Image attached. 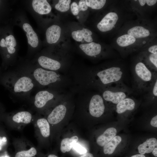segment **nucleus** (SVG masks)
Here are the masks:
<instances>
[{
	"label": "nucleus",
	"instance_id": "13",
	"mask_svg": "<svg viewBox=\"0 0 157 157\" xmlns=\"http://www.w3.org/2000/svg\"><path fill=\"white\" fill-rule=\"evenodd\" d=\"M80 48L87 55L96 57L99 54L101 51L100 44L94 42L87 44H81L79 45Z\"/></svg>",
	"mask_w": 157,
	"mask_h": 157
},
{
	"label": "nucleus",
	"instance_id": "12",
	"mask_svg": "<svg viewBox=\"0 0 157 157\" xmlns=\"http://www.w3.org/2000/svg\"><path fill=\"white\" fill-rule=\"evenodd\" d=\"M135 106V103L134 100L128 97L116 105V111L118 114H122L127 111L133 110Z\"/></svg>",
	"mask_w": 157,
	"mask_h": 157
},
{
	"label": "nucleus",
	"instance_id": "32",
	"mask_svg": "<svg viewBox=\"0 0 157 157\" xmlns=\"http://www.w3.org/2000/svg\"><path fill=\"white\" fill-rule=\"evenodd\" d=\"M79 11H85L88 8V6L86 4L85 0H81L79 1L78 5Z\"/></svg>",
	"mask_w": 157,
	"mask_h": 157
},
{
	"label": "nucleus",
	"instance_id": "15",
	"mask_svg": "<svg viewBox=\"0 0 157 157\" xmlns=\"http://www.w3.org/2000/svg\"><path fill=\"white\" fill-rule=\"evenodd\" d=\"M61 32L60 27L57 25H53L48 28L46 32L47 42L50 44L56 42L60 38Z\"/></svg>",
	"mask_w": 157,
	"mask_h": 157
},
{
	"label": "nucleus",
	"instance_id": "30",
	"mask_svg": "<svg viewBox=\"0 0 157 157\" xmlns=\"http://www.w3.org/2000/svg\"><path fill=\"white\" fill-rule=\"evenodd\" d=\"M72 35L75 40L78 42H81L83 38L81 30L72 32Z\"/></svg>",
	"mask_w": 157,
	"mask_h": 157
},
{
	"label": "nucleus",
	"instance_id": "3",
	"mask_svg": "<svg viewBox=\"0 0 157 157\" xmlns=\"http://www.w3.org/2000/svg\"><path fill=\"white\" fill-rule=\"evenodd\" d=\"M33 118L32 114L27 111L22 110L13 113L5 112L3 116L2 121L9 129L20 131L25 126L32 123Z\"/></svg>",
	"mask_w": 157,
	"mask_h": 157
},
{
	"label": "nucleus",
	"instance_id": "7",
	"mask_svg": "<svg viewBox=\"0 0 157 157\" xmlns=\"http://www.w3.org/2000/svg\"><path fill=\"white\" fill-rule=\"evenodd\" d=\"M31 76L35 83L44 86L55 82L58 77L55 72L46 70L41 68H36L32 71Z\"/></svg>",
	"mask_w": 157,
	"mask_h": 157
},
{
	"label": "nucleus",
	"instance_id": "41",
	"mask_svg": "<svg viewBox=\"0 0 157 157\" xmlns=\"http://www.w3.org/2000/svg\"><path fill=\"white\" fill-rule=\"evenodd\" d=\"M131 157H145L142 154H136L132 156Z\"/></svg>",
	"mask_w": 157,
	"mask_h": 157
},
{
	"label": "nucleus",
	"instance_id": "5",
	"mask_svg": "<svg viewBox=\"0 0 157 157\" xmlns=\"http://www.w3.org/2000/svg\"><path fill=\"white\" fill-rule=\"evenodd\" d=\"M13 144L16 151L14 157H34L37 154L36 147L24 137L14 138Z\"/></svg>",
	"mask_w": 157,
	"mask_h": 157
},
{
	"label": "nucleus",
	"instance_id": "24",
	"mask_svg": "<svg viewBox=\"0 0 157 157\" xmlns=\"http://www.w3.org/2000/svg\"><path fill=\"white\" fill-rule=\"evenodd\" d=\"M136 41L134 37L128 34L119 37L117 39V43L119 46L125 47L133 44Z\"/></svg>",
	"mask_w": 157,
	"mask_h": 157
},
{
	"label": "nucleus",
	"instance_id": "34",
	"mask_svg": "<svg viewBox=\"0 0 157 157\" xmlns=\"http://www.w3.org/2000/svg\"><path fill=\"white\" fill-rule=\"evenodd\" d=\"M148 51L151 53L157 55V46H152L148 49Z\"/></svg>",
	"mask_w": 157,
	"mask_h": 157
},
{
	"label": "nucleus",
	"instance_id": "1",
	"mask_svg": "<svg viewBox=\"0 0 157 157\" xmlns=\"http://www.w3.org/2000/svg\"><path fill=\"white\" fill-rule=\"evenodd\" d=\"M132 72L133 80L132 90L134 94L147 92L157 79V72L142 62H138Z\"/></svg>",
	"mask_w": 157,
	"mask_h": 157
},
{
	"label": "nucleus",
	"instance_id": "19",
	"mask_svg": "<svg viewBox=\"0 0 157 157\" xmlns=\"http://www.w3.org/2000/svg\"><path fill=\"white\" fill-rule=\"evenodd\" d=\"M157 140L155 138L147 139L146 141L140 144L138 147L139 152L142 155L152 152L157 146Z\"/></svg>",
	"mask_w": 157,
	"mask_h": 157
},
{
	"label": "nucleus",
	"instance_id": "28",
	"mask_svg": "<svg viewBox=\"0 0 157 157\" xmlns=\"http://www.w3.org/2000/svg\"><path fill=\"white\" fill-rule=\"evenodd\" d=\"M81 31L84 40L88 42H92L93 40L91 36L92 34V32L89 29L85 28H83Z\"/></svg>",
	"mask_w": 157,
	"mask_h": 157
},
{
	"label": "nucleus",
	"instance_id": "44",
	"mask_svg": "<svg viewBox=\"0 0 157 157\" xmlns=\"http://www.w3.org/2000/svg\"><path fill=\"white\" fill-rule=\"evenodd\" d=\"M81 42H83V43L84 42V41L83 40H82Z\"/></svg>",
	"mask_w": 157,
	"mask_h": 157
},
{
	"label": "nucleus",
	"instance_id": "6",
	"mask_svg": "<svg viewBox=\"0 0 157 157\" xmlns=\"http://www.w3.org/2000/svg\"><path fill=\"white\" fill-rule=\"evenodd\" d=\"M32 123L34 127L35 136L39 144L44 139L49 137L51 134L50 125L46 118L34 116Z\"/></svg>",
	"mask_w": 157,
	"mask_h": 157
},
{
	"label": "nucleus",
	"instance_id": "9",
	"mask_svg": "<svg viewBox=\"0 0 157 157\" xmlns=\"http://www.w3.org/2000/svg\"><path fill=\"white\" fill-rule=\"evenodd\" d=\"M118 19V17L116 13L113 12L109 13L98 23L97 27L102 32L110 31L115 26Z\"/></svg>",
	"mask_w": 157,
	"mask_h": 157
},
{
	"label": "nucleus",
	"instance_id": "33",
	"mask_svg": "<svg viewBox=\"0 0 157 157\" xmlns=\"http://www.w3.org/2000/svg\"><path fill=\"white\" fill-rule=\"evenodd\" d=\"M5 112V109L4 107L0 102V125L2 124V117Z\"/></svg>",
	"mask_w": 157,
	"mask_h": 157
},
{
	"label": "nucleus",
	"instance_id": "43",
	"mask_svg": "<svg viewBox=\"0 0 157 157\" xmlns=\"http://www.w3.org/2000/svg\"><path fill=\"white\" fill-rule=\"evenodd\" d=\"M77 19L79 18V17H78V16H77Z\"/></svg>",
	"mask_w": 157,
	"mask_h": 157
},
{
	"label": "nucleus",
	"instance_id": "36",
	"mask_svg": "<svg viewBox=\"0 0 157 157\" xmlns=\"http://www.w3.org/2000/svg\"><path fill=\"white\" fill-rule=\"evenodd\" d=\"M157 1L156 0H147L146 3L149 6H152L154 5L156 3Z\"/></svg>",
	"mask_w": 157,
	"mask_h": 157
},
{
	"label": "nucleus",
	"instance_id": "39",
	"mask_svg": "<svg viewBox=\"0 0 157 157\" xmlns=\"http://www.w3.org/2000/svg\"><path fill=\"white\" fill-rule=\"evenodd\" d=\"M152 153L154 156H157V148L155 147L152 151Z\"/></svg>",
	"mask_w": 157,
	"mask_h": 157
},
{
	"label": "nucleus",
	"instance_id": "20",
	"mask_svg": "<svg viewBox=\"0 0 157 157\" xmlns=\"http://www.w3.org/2000/svg\"><path fill=\"white\" fill-rule=\"evenodd\" d=\"M128 34L135 38H143L149 36V31L141 26H135L130 29L127 32Z\"/></svg>",
	"mask_w": 157,
	"mask_h": 157
},
{
	"label": "nucleus",
	"instance_id": "37",
	"mask_svg": "<svg viewBox=\"0 0 157 157\" xmlns=\"http://www.w3.org/2000/svg\"><path fill=\"white\" fill-rule=\"evenodd\" d=\"M0 157H11L6 150L0 153Z\"/></svg>",
	"mask_w": 157,
	"mask_h": 157
},
{
	"label": "nucleus",
	"instance_id": "31",
	"mask_svg": "<svg viewBox=\"0 0 157 157\" xmlns=\"http://www.w3.org/2000/svg\"><path fill=\"white\" fill-rule=\"evenodd\" d=\"M71 9L72 13L74 15H77L80 11L78 5L75 2H74L72 3Z\"/></svg>",
	"mask_w": 157,
	"mask_h": 157
},
{
	"label": "nucleus",
	"instance_id": "18",
	"mask_svg": "<svg viewBox=\"0 0 157 157\" xmlns=\"http://www.w3.org/2000/svg\"><path fill=\"white\" fill-rule=\"evenodd\" d=\"M23 28L26 33V35L29 44L33 48L37 47L38 44V38L31 26L29 24L25 23L23 25Z\"/></svg>",
	"mask_w": 157,
	"mask_h": 157
},
{
	"label": "nucleus",
	"instance_id": "8",
	"mask_svg": "<svg viewBox=\"0 0 157 157\" xmlns=\"http://www.w3.org/2000/svg\"><path fill=\"white\" fill-rule=\"evenodd\" d=\"M105 106L104 100L99 94L94 95L90 101L89 110L90 115L92 116L98 117L104 113Z\"/></svg>",
	"mask_w": 157,
	"mask_h": 157
},
{
	"label": "nucleus",
	"instance_id": "35",
	"mask_svg": "<svg viewBox=\"0 0 157 157\" xmlns=\"http://www.w3.org/2000/svg\"><path fill=\"white\" fill-rule=\"evenodd\" d=\"M151 125L153 126L157 127V115L154 117L150 122Z\"/></svg>",
	"mask_w": 157,
	"mask_h": 157
},
{
	"label": "nucleus",
	"instance_id": "38",
	"mask_svg": "<svg viewBox=\"0 0 157 157\" xmlns=\"http://www.w3.org/2000/svg\"><path fill=\"white\" fill-rule=\"evenodd\" d=\"M78 157H94L93 155L91 153H88L83 154L82 156Z\"/></svg>",
	"mask_w": 157,
	"mask_h": 157
},
{
	"label": "nucleus",
	"instance_id": "26",
	"mask_svg": "<svg viewBox=\"0 0 157 157\" xmlns=\"http://www.w3.org/2000/svg\"><path fill=\"white\" fill-rule=\"evenodd\" d=\"M88 7L92 9H99L102 8L105 4V0H86Z\"/></svg>",
	"mask_w": 157,
	"mask_h": 157
},
{
	"label": "nucleus",
	"instance_id": "21",
	"mask_svg": "<svg viewBox=\"0 0 157 157\" xmlns=\"http://www.w3.org/2000/svg\"><path fill=\"white\" fill-rule=\"evenodd\" d=\"M122 141L121 138L115 136L104 146V152L105 154H111L114 152L117 145Z\"/></svg>",
	"mask_w": 157,
	"mask_h": 157
},
{
	"label": "nucleus",
	"instance_id": "11",
	"mask_svg": "<svg viewBox=\"0 0 157 157\" xmlns=\"http://www.w3.org/2000/svg\"><path fill=\"white\" fill-rule=\"evenodd\" d=\"M53 97V94L47 90L40 91L35 96L33 102L34 106L36 110L41 109Z\"/></svg>",
	"mask_w": 157,
	"mask_h": 157
},
{
	"label": "nucleus",
	"instance_id": "2",
	"mask_svg": "<svg viewBox=\"0 0 157 157\" xmlns=\"http://www.w3.org/2000/svg\"><path fill=\"white\" fill-rule=\"evenodd\" d=\"M0 83L11 92L22 96L29 93L35 84L31 76L24 74L13 75L9 73H0Z\"/></svg>",
	"mask_w": 157,
	"mask_h": 157
},
{
	"label": "nucleus",
	"instance_id": "17",
	"mask_svg": "<svg viewBox=\"0 0 157 157\" xmlns=\"http://www.w3.org/2000/svg\"><path fill=\"white\" fill-rule=\"evenodd\" d=\"M117 132V130L114 128H108L97 138V144L101 147L104 146L116 136Z\"/></svg>",
	"mask_w": 157,
	"mask_h": 157
},
{
	"label": "nucleus",
	"instance_id": "14",
	"mask_svg": "<svg viewBox=\"0 0 157 157\" xmlns=\"http://www.w3.org/2000/svg\"><path fill=\"white\" fill-rule=\"evenodd\" d=\"M38 62L42 67L53 71L59 69L61 66L58 61L44 56H40L38 59Z\"/></svg>",
	"mask_w": 157,
	"mask_h": 157
},
{
	"label": "nucleus",
	"instance_id": "29",
	"mask_svg": "<svg viewBox=\"0 0 157 157\" xmlns=\"http://www.w3.org/2000/svg\"><path fill=\"white\" fill-rule=\"evenodd\" d=\"M72 147L75 150L80 154H83L87 153V149L76 142L74 144Z\"/></svg>",
	"mask_w": 157,
	"mask_h": 157
},
{
	"label": "nucleus",
	"instance_id": "4",
	"mask_svg": "<svg viewBox=\"0 0 157 157\" xmlns=\"http://www.w3.org/2000/svg\"><path fill=\"white\" fill-rule=\"evenodd\" d=\"M105 90L102 94L103 99L116 105L133 94L132 89L129 88L124 83L108 87Z\"/></svg>",
	"mask_w": 157,
	"mask_h": 157
},
{
	"label": "nucleus",
	"instance_id": "27",
	"mask_svg": "<svg viewBox=\"0 0 157 157\" xmlns=\"http://www.w3.org/2000/svg\"><path fill=\"white\" fill-rule=\"evenodd\" d=\"M70 0H60L56 4L55 8L57 10L61 12H65L68 10L70 7Z\"/></svg>",
	"mask_w": 157,
	"mask_h": 157
},
{
	"label": "nucleus",
	"instance_id": "42",
	"mask_svg": "<svg viewBox=\"0 0 157 157\" xmlns=\"http://www.w3.org/2000/svg\"><path fill=\"white\" fill-rule=\"evenodd\" d=\"M47 157H58L56 155L53 154H51L49 155Z\"/></svg>",
	"mask_w": 157,
	"mask_h": 157
},
{
	"label": "nucleus",
	"instance_id": "23",
	"mask_svg": "<svg viewBox=\"0 0 157 157\" xmlns=\"http://www.w3.org/2000/svg\"><path fill=\"white\" fill-rule=\"evenodd\" d=\"M9 144L8 134L2 124L0 125V153L6 150Z\"/></svg>",
	"mask_w": 157,
	"mask_h": 157
},
{
	"label": "nucleus",
	"instance_id": "10",
	"mask_svg": "<svg viewBox=\"0 0 157 157\" xmlns=\"http://www.w3.org/2000/svg\"><path fill=\"white\" fill-rule=\"evenodd\" d=\"M67 109L65 106L59 105L55 108L48 115L47 119L51 125H56L64 118Z\"/></svg>",
	"mask_w": 157,
	"mask_h": 157
},
{
	"label": "nucleus",
	"instance_id": "22",
	"mask_svg": "<svg viewBox=\"0 0 157 157\" xmlns=\"http://www.w3.org/2000/svg\"><path fill=\"white\" fill-rule=\"evenodd\" d=\"M78 140L76 136H74L70 138H65L61 141L60 149L61 151L63 153L69 151L72 147L74 144Z\"/></svg>",
	"mask_w": 157,
	"mask_h": 157
},
{
	"label": "nucleus",
	"instance_id": "25",
	"mask_svg": "<svg viewBox=\"0 0 157 157\" xmlns=\"http://www.w3.org/2000/svg\"><path fill=\"white\" fill-rule=\"evenodd\" d=\"M5 40L2 38L0 42V45L2 47H6L7 49L10 47H15L17 43L16 40L12 35H10L6 37Z\"/></svg>",
	"mask_w": 157,
	"mask_h": 157
},
{
	"label": "nucleus",
	"instance_id": "40",
	"mask_svg": "<svg viewBox=\"0 0 157 157\" xmlns=\"http://www.w3.org/2000/svg\"><path fill=\"white\" fill-rule=\"evenodd\" d=\"M138 1L140 5L142 6H144L146 3V0H139Z\"/></svg>",
	"mask_w": 157,
	"mask_h": 157
},
{
	"label": "nucleus",
	"instance_id": "16",
	"mask_svg": "<svg viewBox=\"0 0 157 157\" xmlns=\"http://www.w3.org/2000/svg\"><path fill=\"white\" fill-rule=\"evenodd\" d=\"M32 5L34 10L40 15L49 13L51 11V8L46 0H34Z\"/></svg>",
	"mask_w": 157,
	"mask_h": 157
}]
</instances>
